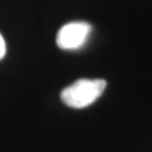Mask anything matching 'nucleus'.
Returning <instances> with one entry per match:
<instances>
[{"label":"nucleus","mask_w":152,"mask_h":152,"mask_svg":"<svg viewBox=\"0 0 152 152\" xmlns=\"http://www.w3.org/2000/svg\"><path fill=\"white\" fill-rule=\"evenodd\" d=\"M107 83L102 79H81L65 88L61 93V100L71 108H85L98 100L105 90Z\"/></svg>","instance_id":"nucleus-1"},{"label":"nucleus","mask_w":152,"mask_h":152,"mask_svg":"<svg viewBox=\"0 0 152 152\" xmlns=\"http://www.w3.org/2000/svg\"><path fill=\"white\" fill-rule=\"evenodd\" d=\"M91 26L86 22H72L65 24L57 33L56 43L61 50H77L85 45Z\"/></svg>","instance_id":"nucleus-2"},{"label":"nucleus","mask_w":152,"mask_h":152,"mask_svg":"<svg viewBox=\"0 0 152 152\" xmlns=\"http://www.w3.org/2000/svg\"><path fill=\"white\" fill-rule=\"evenodd\" d=\"M5 52H7V45L3 36L0 34V60H3V57L5 56Z\"/></svg>","instance_id":"nucleus-3"}]
</instances>
